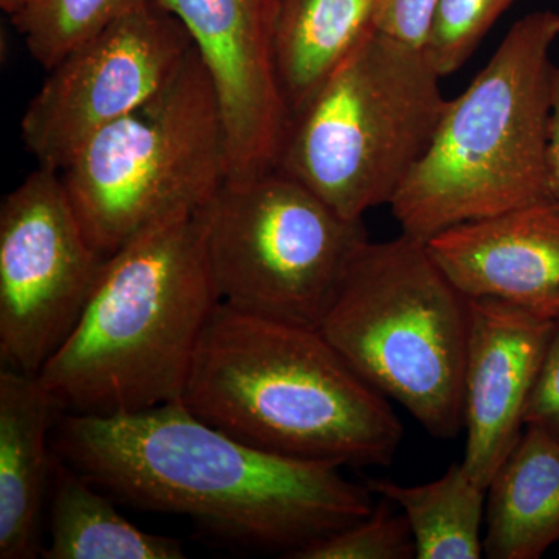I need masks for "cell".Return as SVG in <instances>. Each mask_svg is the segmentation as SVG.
Here are the masks:
<instances>
[{"instance_id":"cell-6","label":"cell","mask_w":559,"mask_h":559,"mask_svg":"<svg viewBox=\"0 0 559 559\" xmlns=\"http://www.w3.org/2000/svg\"><path fill=\"white\" fill-rule=\"evenodd\" d=\"M319 330L364 381L430 436H459L469 299L437 266L425 241L401 234L367 242Z\"/></svg>"},{"instance_id":"cell-25","label":"cell","mask_w":559,"mask_h":559,"mask_svg":"<svg viewBox=\"0 0 559 559\" xmlns=\"http://www.w3.org/2000/svg\"><path fill=\"white\" fill-rule=\"evenodd\" d=\"M28 2H31V0H0V7H2V10L11 17L14 13H17L22 7L27 5Z\"/></svg>"},{"instance_id":"cell-8","label":"cell","mask_w":559,"mask_h":559,"mask_svg":"<svg viewBox=\"0 0 559 559\" xmlns=\"http://www.w3.org/2000/svg\"><path fill=\"white\" fill-rule=\"evenodd\" d=\"M198 215L221 304L307 329H320L370 241L362 219L278 170L224 183Z\"/></svg>"},{"instance_id":"cell-9","label":"cell","mask_w":559,"mask_h":559,"mask_svg":"<svg viewBox=\"0 0 559 559\" xmlns=\"http://www.w3.org/2000/svg\"><path fill=\"white\" fill-rule=\"evenodd\" d=\"M106 257L60 171L38 167L0 205V358L38 374L75 329Z\"/></svg>"},{"instance_id":"cell-24","label":"cell","mask_w":559,"mask_h":559,"mask_svg":"<svg viewBox=\"0 0 559 559\" xmlns=\"http://www.w3.org/2000/svg\"><path fill=\"white\" fill-rule=\"evenodd\" d=\"M547 194L559 209V66H555L551 79V108L549 135H547Z\"/></svg>"},{"instance_id":"cell-23","label":"cell","mask_w":559,"mask_h":559,"mask_svg":"<svg viewBox=\"0 0 559 559\" xmlns=\"http://www.w3.org/2000/svg\"><path fill=\"white\" fill-rule=\"evenodd\" d=\"M525 426H536L559 440V319L555 320L538 380L530 395Z\"/></svg>"},{"instance_id":"cell-14","label":"cell","mask_w":559,"mask_h":559,"mask_svg":"<svg viewBox=\"0 0 559 559\" xmlns=\"http://www.w3.org/2000/svg\"><path fill=\"white\" fill-rule=\"evenodd\" d=\"M62 411L39 374L0 369V558L40 557V522L49 502L51 436Z\"/></svg>"},{"instance_id":"cell-11","label":"cell","mask_w":559,"mask_h":559,"mask_svg":"<svg viewBox=\"0 0 559 559\" xmlns=\"http://www.w3.org/2000/svg\"><path fill=\"white\" fill-rule=\"evenodd\" d=\"M187 28L215 86L227 182L277 170L290 112L280 87L274 32L278 0H154Z\"/></svg>"},{"instance_id":"cell-5","label":"cell","mask_w":559,"mask_h":559,"mask_svg":"<svg viewBox=\"0 0 559 559\" xmlns=\"http://www.w3.org/2000/svg\"><path fill=\"white\" fill-rule=\"evenodd\" d=\"M425 50L374 31L290 117L277 170L348 219L390 205L448 100Z\"/></svg>"},{"instance_id":"cell-10","label":"cell","mask_w":559,"mask_h":559,"mask_svg":"<svg viewBox=\"0 0 559 559\" xmlns=\"http://www.w3.org/2000/svg\"><path fill=\"white\" fill-rule=\"evenodd\" d=\"M193 49L178 17L150 0L70 50L22 117L38 167L64 170L95 134L164 90Z\"/></svg>"},{"instance_id":"cell-15","label":"cell","mask_w":559,"mask_h":559,"mask_svg":"<svg viewBox=\"0 0 559 559\" xmlns=\"http://www.w3.org/2000/svg\"><path fill=\"white\" fill-rule=\"evenodd\" d=\"M484 554L538 559L559 543V440L525 426L487 488Z\"/></svg>"},{"instance_id":"cell-13","label":"cell","mask_w":559,"mask_h":559,"mask_svg":"<svg viewBox=\"0 0 559 559\" xmlns=\"http://www.w3.org/2000/svg\"><path fill=\"white\" fill-rule=\"evenodd\" d=\"M468 299H495L559 319V209L554 202L459 224L426 241Z\"/></svg>"},{"instance_id":"cell-20","label":"cell","mask_w":559,"mask_h":559,"mask_svg":"<svg viewBox=\"0 0 559 559\" xmlns=\"http://www.w3.org/2000/svg\"><path fill=\"white\" fill-rule=\"evenodd\" d=\"M514 0H440L425 53L441 76L463 68Z\"/></svg>"},{"instance_id":"cell-19","label":"cell","mask_w":559,"mask_h":559,"mask_svg":"<svg viewBox=\"0 0 559 559\" xmlns=\"http://www.w3.org/2000/svg\"><path fill=\"white\" fill-rule=\"evenodd\" d=\"M150 0H31L11 16L33 58L49 70L81 43Z\"/></svg>"},{"instance_id":"cell-22","label":"cell","mask_w":559,"mask_h":559,"mask_svg":"<svg viewBox=\"0 0 559 559\" xmlns=\"http://www.w3.org/2000/svg\"><path fill=\"white\" fill-rule=\"evenodd\" d=\"M440 0H380L377 31L425 50Z\"/></svg>"},{"instance_id":"cell-1","label":"cell","mask_w":559,"mask_h":559,"mask_svg":"<svg viewBox=\"0 0 559 559\" xmlns=\"http://www.w3.org/2000/svg\"><path fill=\"white\" fill-rule=\"evenodd\" d=\"M51 448L114 499L288 558L374 509L369 487L345 479L340 466L250 447L180 401L131 414L69 412Z\"/></svg>"},{"instance_id":"cell-7","label":"cell","mask_w":559,"mask_h":559,"mask_svg":"<svg viewBox=\"0 0 559 559\" xmlns=\"http://www.w3.org/2000/svg\"><path fill=\"white\" fill-rule=\"evenodd\" d=\"M60 175L105 257L150 227L200 213L226 183L227 148L215 86L198 50L145 105L95 134Z\"/></svg>"},{"instance_id":"cell-4","label":"cell","mask_w":559,"mask_h":559,"mask_svg":"<svg viewBox=\"0 0 559 559\" xmlns=\"http://www.w3.org/2000/svg\"><path fill=\"white\" fill-rule=\"evenodd\" d=\"M559 14L514 22L473 83L448 100L423 159L390 202L404 235L428 241L459 224L549 200L547 135Z\"/></svg>"},{"instance_id":"cell-16","label":"cell","mask_w":559,"mask_h":559,"mask_svg":"<svg viewBox=\"0 0 559 559\" xmlns=\"http://www.w3.org/2000/svg\"><path fill=\"white\" fill-rule=\"evenodd\" d=\"M380 0H278L274 49L290 117L377 31Z\"/></svg>"},{"instance_id":"cell-2","label":"cell","mask_w":559,"mask_h":559,"mask_svg":"<svg viewBox=\"0 0 559 559\" xmlns=\"http://www.w3.org/2000/svg\"><path fill=\"white\" fill-rule=\"evenodd\" d=\"M180 403L260 450L334 466H388L403 425L390 400L322 331L219 304L202 333Z\"/></svg>"},{"instance_id":"cell-3","label":"cell","mask_w":559,"mask_h":559,"mask_svg":"<svg viewBox=\"0 0 559 559\" xmlns=\"http://www.w3.org/2000/svg\"><path fill=\"white\" fill-rule=\"evenodd\" d=\"M219 304L200 215L165 221L106 257L75 329L39 380L70 414L176 403Z\"/></svg>"},{"instance_id":"cell-21","label":"cell","mask_w":559,"mask_h":559,"mask_svg":"<svg viewBox=\"0 0 559 559\" xmlns=\"http://www.w3.org/2000/svg\"><path fill=\"white\" fill-rule=\"evenodd\" d=\"M414 536L403 511L382 498L369 516L294 555L293 559H412Z\"/></svg>"},{"instance_id":"cell-17","label":"cell","mask_w":559,"mask_h":559,"mask_svg":"<svg viewBox=\"0 0 559 559\" xmlns=\"http://www.w3.org/2000/svg\"><path fill=\"white\" fill-rule=\"evenodd\" d=\"M57 457V454H55ZM83 474L55 459L46 559H183L182 543L143 532Z\"/></svg>"},{"instance_id":"cell-12","label":"cell","mask_w":559,"mask_h":559,"mask_svg":"<svg viewBox=\"0 0 559 559\" xmlns=\"http://www.w3.org/2000/svg\"><path fill=\"white\" fill-rule=\"evenodd\" d=\"M555 320L495 299H469L463 468L487 489L525 429V411Z\"/></svg>"},{"instance_id":"cell-18","label":"cell","mask_w":559,"mask_h":559,"mask_svg":"<svg viewBox=\"0 0 559 559\" xmlns=\"http://www.w3.org/2000/svg\"><path fill=\"white\" fill-rule=\"evenodd\" d=\"M373 495L392 500L414 536L418 559H479L484 557L481 525L487 510V489L476 484L462 462L440 479L425 485L367 480Z\"/></svg>"}]
</instances>
